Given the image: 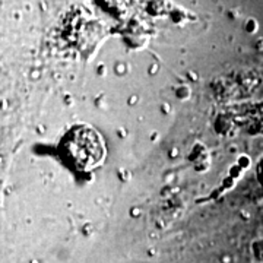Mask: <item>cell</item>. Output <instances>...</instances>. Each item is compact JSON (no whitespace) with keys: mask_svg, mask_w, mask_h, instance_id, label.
<instances>
[{"mask_svg":"<svg viewBox=\"0 0 263 263\" xmlns=\"http://www.w3.org/2000/svg\"><path fill=\"white\" fill-rule=\"evenodd\" d=\"M257 177L260 180V183H262L263 186V157L259 161V164H257Z\"/></svg>","mask_w":263,"mask_h":263,"instance_id":"7a4b0ae2","label":"cell"},{"mask_svg":"<svg viewBox=\"0 0 263 263\" xmlns=\"http://www.w3.org/2000/svg\"><path fill=\"white\" fill-rule=\"evenodd\" d=\"M69 152L78 165L95 167L103 158V143L92 129L79 127L69 141Z\"/></svg>","mask_w":263,"mask_h":263,"instance_id":"6da1fadb","label":"cell"}]
</instances>
